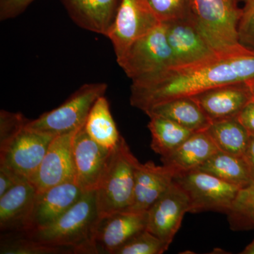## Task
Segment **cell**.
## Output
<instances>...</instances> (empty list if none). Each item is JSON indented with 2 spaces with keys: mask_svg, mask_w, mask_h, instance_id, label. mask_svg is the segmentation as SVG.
Wrapping results in <instances>:
<instances>
[{
  "mask_svg": "<svg viewBox=\"0 0 254 254\" xmlns=\"http://www.w3.org/2000/svg\"><path fill=\"white\" fill-rule=\"evenodd\" d=\"M254 78V50L218 55L190 64L170 66L161 72L132 81L130 102L145 112L150 107L182 97H192L227 83Z\"/></svg>",
  "mask_w": 254,
  "mask_h": 254,
  "instance_id": "1",
  "label": "cell"
},
{
  "mask_svg": "<svg viewBox=\"0 0 254 254\" xmlns=\"http://www.w3.org/2000/svg\"><path fill=\"white\" fill-rule=\"evenodd\" d=\"M100 219L96 192L93 190L83 193L74 205L48 226L24 234L41 243L68 249L73 254H98L95 237Z\"/></svg>",
  "mask_w": 254,
  "mask_h": 254,
  "instance_id": "2",
  "label": "cell"
},
{
  "mask_svg": "<svg viewBox=\"0 0 254 254\" xmlns=\"http://www.w3.org/2000/svg\"><path fill=\"white\" fill-rule=\"evenodd\" d=\"M239 0H192L195 23L210 46L218 55L247 51L239 39L242 8Z\"/></svg>",
  "mask_w": 254,
  "mask_h": 254,
  "instance_id": "3",
  "label": "cell"
},
{
  "mask_svg": "<svg viewBox=\"0 0 254 254\" xmlns=\"http://www.w3.org/2000/svg\"><path fill=\"white\" fill-rule=\"evenodd\" d=\"M140 162L122 136L112 152L109 161L96 190V201L100 218L127 211L133 200L136 170Z\"/></svg>",
  "mask_w": 254,
  "mask_h": 254,
  "instance_id": "4",
  "label": "cell"
},
{
  "mask_svg": "<svg viewBox=\"0 0 254 254\" xmlns=\"http://www.w3.org/2000/svg\"><path fill=\"white\" fill-rule=\"evenodd\" d=\"M107 88L105 83L83 85L58 108L29 120L27 127L53 136L76 131L84 126L92 107Z\"/></svg>",
  "mask_w": 254,
  "mask_h": 254,
  "instance_id": "5",
  "label": "cell"
},
{
  "mask_svg": "<svg viewBox=\"0 0 254 254\" xmlns=\"http://www.w3.org/2000/svg\"><path fill=\"white\" fill-rule=\"evenodd\" d=\"M118 63L132 81L174 66L175 61L167 38L165 23H160L135 41Z\"/></svg>",
  "mask_w": 254,
  "mask_h": 254,
  "instance_id": "6",
  "label": "cell"
},
{
  "mask_svg": "<svg viewBox=\"0 0 254 254\" xmlns=\"http://www.w3.org/2000/svg\"><path fill=\"white\" fill-rule=\"evenodd\" d=\"M174 181L186 192L193 213L210 210L228 213L242 189L199 170L177 174Z\"/></svg>",
  "mask_w": 254,
  "mask_h": 254,
  "instance_id": "7",
  "label": "cell"
},
{
  "mask_svg": "<svg viewBox=\"0 0 254 254\" xmlns=\"http://www.w3.org/2000/svg\"><path fill=\"white\" fill-rule=\"evenodd\" d=\"M54 137L28 128L26 125L6 143L0 145V165L29 182Z\"/></svg>",
  "mask_w": 254,
  "mask_h": 254,
  "instance_id": "8",
  "label": "cell"
},
{
  "mask_svg": "<svg viewBox=\"0 0 254 254\" xmlns=\"http://www.w3.org/2000/svg\"><path fill=\"white\" fill-rule=\"evenodd\" d=\"M160 23L147 0H121L107 36L113 44L117 62L135 41Z\"/></svg>",
  "mask_w": 254,
  "mask_h": 254,
  "instance_id": "9",
  "label": "cell"
},
{
  "mask_svg": "<svg viewBox=\"0 0 254 254\" xmlns=\"http://www.w3.org/2000/svg\"><path fill=\"white\" fill-rule=\"evenodd\" d=\"M190 208L186 192L173 181L147 211L146 230L170 247Z\"/></svg>",
  "mask_w": 254,
  "mask_h": 254,
  "instance_id": "10",
  "label": "cell"
},
{
  "mask_svg": "<svg viewBox=\"0 0 254 254\" xmlns=\"http://www.w3.org/2000/svg\"><path fill=\"white\" fill-rule=\"evenodd\" d=\"M78 130L58 135L52 140L39 168L29 181L37 193L64 182H75L73 141Z\"/></svg>",
  "mask_w": 254,
  "mask_h": 254,
  "instance_id": "11",
  "label": "cell"
},
{
  "mask_svg": "<svg viewBox=\"0 0 254 254\" xmlns=\"http://www.w3.org/2000/svg\"><path fill=\"white\" fill-rule=\"evenodd\" d=\"M113 150L93 141L84 126L76 132L73 141L75 182L83 193L96 190Z\"/></svg>",
  "mask_w": 254,
  "mask_h": 254,
  "instance_id": "12",
  "label": "cell"
},
{
  "mask_svg": "<svg viewBox=\"0 0 254 254\" xmlns=\"http://www.w3.org/2000/svg\"><path fill=\"white\" fill-rule=\"evenodd\" d=\"M175 65L190 64L218 55L200 31L193 17L165 23Z\"/></svg>",
  "mask_w": 254,
  "mask_h": 254,
  "instance_id": "13",
  "label": "cell"
},
{
  "mask_svg": "<svg viewBox=\"0 0 254 254\" xmlns=\"http://www.w3.org/2000/svg\"><path fill=\"white\" fill-rule=\"evenodd\" d=\"M192 98L211 121L237 117L254 100L246 81L215 87Z\"/></svg>",
  "mask_w": 254,
  "mask_h": 254,
  "instance_id": "14",
  "label": "cell"
},
{
  "mask_svg": "<svg viewBox=\"0 0 254 254\" xmlns=\"http://www.w3.org/2000/svg\"><path fill=\"white\" fill-rule=\"evenodd\" d=\"M146 226L147 212L120 211L102 217L95 237L98 253L114 254Z\"/></svg>",
  "mask_w": 254,
  "mask_h": 254,
  "instance_id": "15",
  "label": "cell"
},
{
  "mask_svg": "<svg viewBox=\"0 0 254 254\" xmlns=\"http://www.w3.org/2000/svg\"><path fill=\"white\" fill-rule=\"evenodd\" d=\"M75 182H64L37 193L28 232L48 226L63 215L83 195Z\"/></svg>",
  "mask_w": 254,
  "mask_h": 254,
  "instance_id": "16",
  "label": "cell"
},
{
  "mask_svg": "<svg viewBox=\"0 0 254 254\" xmlns=\"http://www.w3.org/2000/svg\"><path fill=\"white\" fill-rule=\"evenodd\" d=\"M37 190L28 181L19 182L0 197V228L26 233L29 230Z\"/></svg>",
  "mask_w": 254,
  "mask_h": 254,
  "instance_id": "17",
  "label": "cell"
},
{
  "mask_svg": "<svg viewBox=\"0 0 254 254\" xmlns=\"http://www.w3.org/2000/svg\"><path fill=\"white\" fill-rule=\"evenodd\" d=\"M175 174L163 165L153 162L138 163L135 175L133 200L127 211L144 213L168 190L174 181Z\"/></svg>",
  "mask_w": 254,
  "mask_h": 254,
  "instance_id": "18",
  "label": "cell"
},
{
  "mask_svg": "<svg viewBox=\"0 0 254 254\" xmlns=\"http://www.w3.org/2000/svg\"><path fill=\"white\" fill-rule=\"evenodd\" d=\"M71 19L87 31L108 36L121 0H61Z\"/></svg>",
  "mask_w": 254,
  "mask_h": 254,
  "instance_id": "19",
  "label": "cell"
},
{
  "mask_svg": "<svg viewBox=\"0 0 254 254\" xmlns=\"http://www.w3.org/2000/svg\"><path fill=\"white\" fill-rule=\"evenodd\" d=\"M218 151L206 131H197L171 153L161 157V160L177 175L196 170Z\"/></svg>",
  "mask_w": 254,
  "mask_h": 254,
  "instance_id": "20",
  "label": "cell"
},
{
  "mask_svg": "<svg viewBox=\"0 0 254 254\" xmlns=\"http://www.w3.org/2000/svg\"><path fill=\"white\" fill-rule=\"evenodd\" d=\"M148 117L168 119L191 131H206L212 121L192 97L162 102L144 112Z\"/></svg>",
  "mask_w": 254,
  "mask_h": 254,
  "instance_id": "21",
  "label": "cell"
},
{
  "mask_svg": "<svg viewBox=\"0 0 254 254\" xmlns=\"http://www.w3.org/2000/svg\"><path fill=\"white\" fill-rule=\"evenodd\" d=\"M84 128L93 141L107 149L114 150L118 146L122 136L105 95L100 97L92 107Z\"/></svg>",
  "mask_w": 254,
  "mask_h": 254,
  "instance_id": "22",
  "label": "cell"
},
{
  "mask_svg": "<svg viewBox=\"0 0 254 254\" xmlns=\"http://www.w3.org/2000/svg\"><path fill=\"white\" fill-rule=\"evenodd\" d=\"M219 150L243 157L250 135L237 117L212 121L206 131Z\"/></svg>",
  "mask_w": 254,
  "mask_h": 254,
  "instance_id": "23",
  "label": "cell"
},
{
  "mask_svg": "<svg viewBox=\"0 0 254 254\" xmlns=\"http://www.w3.org/2000/svg\"><path fill=\"white\" fill-rule=\"evenodd\" d=\"M196 170H201L224 181L244 188L253 182L242 157L217 152Z\"/></svg>",
  "mask_w": 254,
  "mask_h": 254,
  "instance_id": "24",
  "label": "cell"
},
{
  "mask_svg": "<svg viewBox=\"0 0 254 254\" xmlns=\"http://www.w3.org/2000/svg\"><path fill=\"white\" fill-rule=\"evenodd\" d=\"M148 127L151 133L152 150L161 157L177 149L194 131L161 117H149Z\"/></svg>",
  "mask_w": 254,
  "mask_h": 254,
  "instance_id": "25",
  "label": "cell"
},
{
  "mask_svg": "<svg viewBox=\"0 0 254 254\" xmlns=\"http://www.w3.org/2000/svg\"><path fill=\"white\" fill-rule=\"evenodd\" d=\"M23 234V237L1 239V254H73L68 249L41 243Z\"/></svg>",
  "mask_w": 254,
  "mask_h": 254,
  "instance_id": "26",
  "label": "cell"
},
{
  "mask_svg": "<svg viewBox=\"0 0 254 254\" xmlns=\"http://www.w3.org/2000/svg\"><path fill=\"white\" fill-rule=\"evenodd\" d=\"M227 215L232 227L235 229L247 228L254 225V181L241 189Z\"/></svg>",
  "mask_w": 254,
  "mask_h": 254,
  "instance_id": "27",
  "label": "cell"
},
{
  "mask_svg": "<svg viewBox=\"0 0 254 254\" xmlns=\"http://www.w3.org/2000/svg\"><path fill=\"white\" fill-rule=\"evenodd\" d=\"M168 249L165 242L145 229L130 239L114 254H162Z\"/></svg>",
  "mask_w": 254,
  "mask_h": 254,
  "instance_id": "28",
  "label": "cell"
},
{
  "mask_svg": "<svg viewBox=\"0 0 254 254\" xmlns=\"http://www.w3.org/2000/svg\"><path fill=\"white\" fill-rule=\"evenodd\" d=\"M161 23L193 17L192 0H147Z\"/></svg>",
  "mask_w": 254,
  "mask_h": 254,
  "instance_id": "29",
  "label": "cell"
},
{
  "mask_svg": "<svg viewBox=\"0 0 254 254\" xmlns=\"http://www.w3.org/2000/svg\"><path fill=\"white\" fill-rule=\"evenodd\" d=\"M27 120L21 113L0 112V145L4 144L27 125Z\"/></svg>",
  "mask_w": 254,
  "mask_h": 254,
  "instance_id": "30",
  "label": "cell"
},
{
  "mask_svg": "<svg viewBox=\"0 0 254 254\" xmlns=\"http://www.w3.org/2000/svg\"><path fill=\"white\" fill-rule=\"evenodd\" d=\"M35 0H0V18L9 19L21 14Z\"/></svg>",
  "mask_w": 254,
  "mask_h": 254,
  "instance_id": "31",
  "label": "cell"
},
{
  "mask_svg": "<svg viewBox=\"0 0 254 254\" xmlns=\"http://www.w3.org/2000/svg\"><path fill=\"white\" fill-rule=\"evenodd\" d=\"M239 39L242 46L254 50V12L245 23L239 26Z\"/></svg>",
  "mask_w": 254,
  "mask_h": 254,
  "instance_id": "32",
  "label": "cell"
},
{
  "mask_svg": "<svg viewBox=\"0 0 254 254\" xmlns=\"http://www.w3.org/2000/svg\"><path fill=\"white\" fill-rule=\"evenodd\" d=\"M23 181L26 180H23L7 168L0 165V197Z\"/></svg>",
  "mask_w": 254,
  "mask_h": 254,
  "instance_id": "33",
  "label": "cell"
},
{
  "mask_svg": "<svg viewBox=\"0 0 254 254\" xmlns=\"http://www.w3.org/2000/svg\"><path fill=\"white\" fill-rule=\"evenodd\" d=\"M237 118L249 134L254 136V99L241 110Z\"/></svg>",
  "mask_w": 254,
  "mask_h": 254,
  "instance_id": "34",
  "label": "cell"
},
{
  "mask_svg": "<svg viewBox=\"0 0 254 254\" xmlns=\"http://www.w3.org/2000/svg\"><path fill=\"white\" fill-rule=\"evenodd\" d=\"M242 158L247 164L251 177L254 181V136H250L248 145Z\"/></svg>",
  "mask_w": 254,
  "mask_h": 254,
  "instance_id": "35",
  "label": "cell"
},
{
  "mask_svg": "<svg viewBox=\"0 0 254 254\" xmlns=\"http://www.w3.org/2000/svg\"><path fill=\"white\" fill-rule=\"evenodd\" d=\"M240 1L244 3V6L242 8L243 14L241 18L240 25L245 23L254 12V0H240Z\"/></svg>",
  "mask_w": 254,
  "mask_h": 254,
  "instance_id": "36",
  "label": "cell"
},
{
  "mask_svg": "<svg viewBox=\"0 0 254 254\" xmlns=\"http://www.w3.org/2000/svg\"><path fill=\"white\" fill-rule=\"evenodd\" d=\"M242 254H254V240L252 241V243L247 246V247L244 250Z\"/></svg>",
  "mask_w": 254,
  "mask_h": 254,
  "instance_id": "37",
  "label": "cell"
},
{
  "mask_svg": "<svg viewBox=\"0 0 254 254\" xmlns=\"http://www.w3.org/2000/svg\"><path fill=\"white\" fill-rule=\"evenodd\" d=\"M246 83H247L249 87H250L251 92H252L254 99V78H251V79L246 81Z\"/></svg>",
  "mask_w": 254,
  "mask_h": 254,
  "instance_id": "38",
  "label": "cell"
},
{
  "mask_svg": "<svg viewBox=\"0 0 254 254\" xmlns=\"http://www.w3.org/2000/svg\"><path fill=\"white\" fill-rule=\"evenodd\" d=\"M253 221H254V220H253Z\"/></svg>",
  "mask_w": 254,
  "mask_h": 254,
  "instance_id": "39",
  "label": "cell"
},
{
  "mask_svg": "<svg viewBox=\"0 0 254 254\" xmlns=\"http://www.w3.org/2000/svg\"><path fill=\"white\" fill-rule=\"evenodd\" d=\"M239 1H240V0H239Z\"/></svg>",
  "mask_w": 254,
  "mask_h": 254,
  "instance_id": "40",
  "label": "cell"
}]
</instances>
